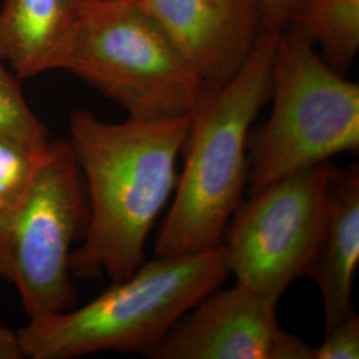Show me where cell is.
Masks as SVG:
<instances>
[{"mask_svg":"<svg viewBox=\"0 0 359 359\" xmlns=\"http://www.w3.org/2000/svg\"><path fill=\"white\" fill-rule=\"evenodd\" d=\"M189 128V114L117 124L87 109L71 115L68 142L88 194L83 244L69 259L72 277L105 274L120 283L142 265L149 231L176 188Z\"/></svg>","mask_w":359,"mask_h":359,"instance_id":"obj_1","label":"cell"},{"mask_svg":"<svg viewBox=\"0 0 359 359\" xmlns=\"http://www.w3.org/2000/svg\"><path fill=\"white\" fill-rule=\"evenodd\" d=\"M278 32L261 31L246 62L231 79L204 83L189 112L185 167L156 238V257L196 255L222 245L248 189V137L270 100Z\"/></svg>","mask_w":359,"mask_h":359,"instance_id":"obj_2","label":"cell"},{"mask_svg":"<svg viewBox=\"0 0 359 359\" xmlns=\"http://www.w3.org/2000/svg\"><path fill=\"white\" fill-rule=\"evenodd\" d=\"M229 274L224 245L196 255L156 257L84 306L29 320L18 330L26 358L102 351L149 357L173 325Z\"/></svg>","mask_w":359,"mask_h":359,"instance_id":"obj_3","label":"cell"},{"mask_svg":"<svg viewBox=\"0 0 359 359\" xmlns=\"http://www.w3.org/2000/svg\"><path fill=\"white\" fill-rule=\"evenodd\" d=\"M269 120L248 137L255 193L298 170L359 151V86L327 65L293 26L278 32L271 67Z\"/></svg>","mask_w":359,"mask_h":359,"instance_id":"obj_4","label":"cell"},{"mask_svg":"<svg viewBox=\"0 0 359 359\" xmlns=\"http://www.w3.org/2000/svg\"><path fill=\"white\" fill-rule=\"evenodd\" d=\"M59 69L139 120L188 115L204 87L137 0H84Z\"/></svg>","mask_w":359,"mask_h":359,"instance_id":"obj_5","label":"cell"},{"mask_svg":"<svg viewBox=\"0 0 359 359\" xmlns=\"http://www.w3.org/2000/svg\"><path fill=\"white\" fill-rule=\"evenodd\" d=\"M68 140H51L25 196L0 210V277L29 320L75 308L69 259L88 222L86 187Z\"/></svg>","mask_w":359,"mask_h":359,"instance_id":"obj_6","label":"cell"},{"mask_svg":"<svg viewBox=\"0 0 359 359\" xmlns=\"http://www.w3.org/2000/svg\"><path fill=\"white\" fill-rule=\"evenodd\" d=\"M329 165L298 170L249 196L224 234L237 283L273 301L308 276L321 236Z\"/></svg>","mask_w":359,"mask_h":359,"instance_id":"obj_7","label":"cell"},{"mask_svg":"<svg viewBox=\"0 0 359 359\" xmlns=\"http://www.w3.org/2000/svg\"><path fill=\"white\" fill-rule=\"evenodd\" d=\"M277 305L240 283L217 289L173 325L149 358L311 359L313 347L280 326Z\"/></svg>","mask_w":359,"mask_h":359,"instance_id":"obj_8","label":"cell"},{"mask_svg":"<svg viewBox=\"0 0 359 359\" xmlns=\"http://www.w3.org/2000/svg\"><path fill=\"white\" fill-rule=\"evenodd\" d=\"M204 83L231 79L261 34L262 0H137Z\"/></svg>","mask_w":359,"mask_h":359,"instance_id":"obj_9","label":"cell"},{"mask_svg":"<svg viewBox=\"0 0 359 359\" xmlns=\"http://www.w3.org/2000/svg\"><path fill=\"white\" fill-rule=\"evenodd\" d=\"M359 264V167H329L326 210L308 277L317 283L325 332L354 314L353 289Z\"/></svg>","mask_w":359,"mask_h":359,"instance_id":"obj_10","label":"cell"},{"mask_svg":"<svg viewBox=\"0 0 359 359\" xmlns=\"http://www.w3.org/2000/svg\"><path fill=\"white\" fill-rule=\"evenodd\" d=\"M84 0H4L0 62L19 79L59 69Z\"/></svg>","mask_w":359,"mask_h":359,"instance_id":"obj_11","label":"cell"},{"mask_svg":"<svg viewBox=\"0 0 359 359\" xmlns=\"http://www.w3.org/2000/svg\"><path fill=\"white\" fill-rule=\"evenodd\" d=\"M290 23L320 44L323 60L337 72L344 75L354 62L359 50V0H302Z\"/></svg>","mask_w":359,"mask_h":359,"instance_id":"obj_12","label":"cell"},{"mask_svg":"<svg viewBox=\"0 0 359 359\" xmlns=\"http://www.w3.org/2000/svg\"><path fill=\"white\" fill-rule=\"evenodd\" d=\"M50 142L34 145L0 135V210L10 209L25 196Z\"/></svg>","mask_w":359,"mask_h":359,"instance_id":"obj_13","label":"cell"},{"mask_svg":"<svg viewBox=\"0 0 359 359\" xmlns=\"http://www.w3.org/2000/svg\"><path fill=\"white\" fill-rule=\"evenodd\" d=\"M0 135L44 145L51 142L47 127L27 104L16 76L0 62Z\"/></svg>","mask_w":359,"mask_h":359,"instance_id":"obj_14","label":"cell"},{"mask_svg":"<svg viewBox=\"0 0 359 359\" xmlns=\"http://www.w3.org/2000/svg\"><path fill=\"white\" fill-rule=\"evenodd\" d=\"M359 318L354 313L325 332V339L313 347L311 359H358Z\"/></svg>","mask_w":359,"mask_h":359,"instance_id":"obj_15","label":"cell"},{"mask_svg":"<svg viewBox=\"0 0 359 359\" xmlns=\"http://www.w3.org/2000/svg\"><path fill=\"white\" fill-rule=\"evenodd\" d=\"M301 1L302 0H262L261 31H281L287 27Z\"/></svg>","mask_w":359,"mask_h":359,"instance_id":"obj_16","label":"cell"},{"mask_svg":"<svg viewBox=\"0 0 359 359\" xmlns=\"http://www.w3.org/2000/svg\"><path fill=\"white\" fill-rule=\"evenodd\" d=\"M26 358L19 332H13L0 322V359Z\"/></svg>","mask_w":359,"mask_h":359,"instance_id":"obj_17","label":"cell"}]
</instances>
